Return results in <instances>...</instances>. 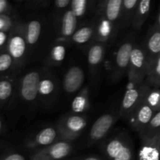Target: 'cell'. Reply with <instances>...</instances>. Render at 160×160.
Here are the masks:
<instances>
[{"label": "cell", "instance_id": "cell-1", "mask_svg": "<svg viewBox=\"0 0 160 160\" xmlns=\"http://www.w3.org/2000/svg\"><path fill=\"white\" fill-rule=\"evenodd\" d=\"M106 160H136L134 142L126 131H117L99 144Z\"/></svg>", "mask_w": 160, "mask_h": 160}, {"label": "cell", "instance_id": "cell-2", "mask_svg": "<svg viewBox=\"0 0 160 160\" xmlns=\"http://www.w3.org/2000/svg\"><path fill=\"white\" fill-rule=\"evenodd\" d=\"M6 51L13 60L17 73H21L25 66L29 62V50L22 19L9 31Z\"/></svg>", "mask_w": 160, "mask_h": 160}, {"label": "cell", "instance_id": "cell-3", "mask_svg": "<svg viewBox=\"0 0 160 160\" xmlns=\"http://www.w3.org/2000/svg\"><path fill=\"white\" fill-rule=\"evenodd\" d=\"M43 69L33 68L22 76H19L13 98L18 97L21 102L29 106H37L39 81Z\"/></svg>", "mask_w": 160, "mask_h": 160}, {"label": "cell", "instance_id": "cell-4", "mask_svg": "<svg viewBox=\"0 0 160 160\" xmlns=\"http://www.w3.org/2000/svg\"><path fill=\"white\" fill-rule=\"evenodd\" d=\"M59 90V81L56 73L45 67L39 81L37 104L45 109L52 108L57 100Z\"/></svg>", "mask_w": 160, "mask_h": 160}, {"label": "cell", "instance_id": "cell-5", "mask_svg": "<svg viewBox=\"0 0 160 160\" xmlns=\"http://www.w3.org/2000/svg\"><path fill=\"white\" fill-rule=\"evenodd\" d=\"M24 32L29 50V61L34 57L36 53H38V49H42L44 45L45 34L47 31L46 20L44 17H33L23 21Z\"/></svg>", "mask_w": 160, "mask_h": 160}, {"label": "cell", "instance_id": "cell-6", "mask_svg": "<svg viewBox=\"0 0 160 160\" xmlns=\"http://www.w3.org/2000/svg\"><path fill=\"white\" fill-rule=\"evenodd\" d=\"M135 44L134 36L128 34L116 50L110 73L111 80L113 82H119L128 73L130 57Z\"/></svg>", "mask_w": 160, "mask_h": 160}, {"label": "cell", "instance_id": "cell-7", "mask_svg": "<svg viewBox=\"0 0 160 160\" xmlns=\"http://www.w3.org/2000/svg\"><path fill=\"white\" fill-rule=\"evenodd\" d=\"M59 139L72 142L79 138L88 126L86 115L69 113L61 117L56 125Z\"/></svg>", "mask_w": 160, "mask_h": 160}, {"label": "cell", "instance_id": "cell-8", "mask_svg": "<svg viewBox=\"0 0 160 160\" xmlns=\"http://www.w3.org/2000/svg\"><path fill=\"white\" fill-rule=\"evenodd\" d=\"M149 87L144 81L141 84H131L127 89L119 110V117L123 120H129L131 116L143 100L146 90Z\"/></svg>", "mask_w": 160, "mask_h": 160}, {"label": "cell", "instance_id": "cell-9", "mask_svg": "<svg viewBox=\"0 0 160 160\" xmlns=\"http://www.w3.org/2000/svg\"><path fill=\"white\" fill-rule=\"evenodd\" d=\"M118 118L119 114L117 115L113 112H106L96 119L92 124L88 136V145L89 146L99 145L104 141L112 131Z\"/></svg>", "mask_w": 160, "mask_h": 160}, {"label": "cell", "instance_id": "cell-10", "mask_svg": "<svg viewBox=\"0 0 160 160\" xmlns=\"http://www.w3.org/2000/svg\"><path fill=\"white\" fill-rule=\"evenodd\" d=\"M148 60L142 45L135 44L130 57L128 74L130 84H141L145 81Z\"/></svg>", "mask_w": 160, "mask_h": 160}, {"label": "cell", "instance_id": "cell-11", "mask_svg": "<svg viewBox=\"0 0 160 160\" xmlns=\"http://www.w3.org/2000/svg\"><path fill=\"white\" fill-rule=\"evenodd\" d=\"M56 40L70 43V40L78 27V22L70 9L59 15H53Z\"/></svg>", "mask_w": 160, "mask_h": 160}, {"label": "cell", "instance_id": "cell-12", "mask_svg": "<svg viewBox=\"0 0 160 160\" xmlns=\"http://www.w3.org/2000/svg\"><path fill=\"white\" fill-rule=\"evenodd\" d=\"M58 141H60V139L56 126H48L27 138L24 142V148L33 153L46 148Z\"/></svg>", "mask_w": 160, "mask_h": 160}, {"label": "cell", "instance_id": "cell-13", "mask_svg": "<svg viewBox=\"0 0 160 160\" xmlns=\"http://www.w3.org/2000/svg\"><path fill=\"white\" fill-rule=\"evenodd\" d=\"M86 74L84 68L80 65L70 66L62 80V89L67 95H75L84 87Z\"/></svg>", "mask_w": 160, "mask_h": 160}, {"label": "cell", "instance_id": "cell-14", "mask_svg": "<svg viewBox=\"0 0 160 160\" xmlns=\"http://www.w3.org/2000/svg\"><path fill=\"white\" fill-rule=\"evenodd\" d=\"M73 149L72 142L60 140L46 148L33 152L29 160H62L67 158Z\"/></svg>", "mask_w": 160, "mask_h": 160}, {"label": "cell", "instance_id": "cell-15", "mask_svg": "<svg viewBox=\"0 0 160 160\" xmlns=\"http://www.w3.org/2000/svg\"><path fill=\"white\" fill-rule=\"evenodd\" d=\"M109 45L92 42L87 48V64L89 75L93 79H97L102 67Z\"/></svg>", "mask_w": 160, "mask_h": 160}, {"label": "cell", "instance_id": "cell-16", "mask_svg": "<svg viewBox=\"0 0 160 160\" xmlns=\"http://www.w3.org/2000/svg\"><path fill=\"white\" fill-rule=\"evenodd\" d=\"M94 20V42L109 45L115 39L120 31L115 24L104 17L95 14Z\"/></svg>", "mask_w": 160, "mask_h": 160}, {"label": "cell", "instance_id": "cell-17", "mask_svg": "<svg viewBox=\"0 0 160 160\" xmlns=\"http://www.w3.org/2000/svg\"><path fill=\"white\" fill-rule=\"evenodd\" d=\"M148 62L160 56V13L158 12L156 21L149 28L143 45Z\"/></svg>", "mask_w": 160, "mask_h": 160}, {"label": "cell", "instance_id": "cell-18", "mask_svg": "<svg viewBox=\"0 0 160 160\" xmlns=\"http://www.w3.org/2000/svg\"><path fill=\"white\" fill-rule=\"evenodd\" d=\"M70 45V44L68 42L55 39L48 47L43 58V62L45 67L52 68L62 65L67 57Z\"/></svg>", "mask_w": 160, "mask_h": 160}, {"label": "cell", "instance_id": "cell-19", "mask_svg": "<svg viewBox=\"0 0 160 160\" xmlns=\"http://www.w3.org/2000/svg\"><path fill=\"white\" fill-rule=\"evenodd\" d=\"M122 2L123 0H102L97 2L95 14L104 17L119 28Z\"/></svg>", "mask_w": 160, "mask_h": 160}, {"label": "cell", "instance_id": "cell-20", "mask_svg": "<svg viewBox=\"0 0 160 160\" xmlns=\"http://www.w3.org/2000/svg\"><path fill=\"white\" fill-rule=\"evenodd\" d=\"M94 20L78 25L70 40V45H74L81 48H87L93 42Z\"/></svg>", "mask_w": 160, "mask_h": 160}, {"label": "cell", "instance_id": "cell-21", "mask_svg": "<svg viewBox=\"0 0 160 160\" xmlns=\"http://www.w3.org/2000/svg\"><path fill=\"white\" fill-rule=\"evenodd\" d=\"M155 112L142 100L129 118L131 128L138 134L151 120Z\"/></svg>", "mask_w": 160, "mask_h": 160}, {"label": "cell", "instance_id": "cell-22", "mask_svg": "<svg viewBox=\"0 0 160 160\" xmlns=\"http://www.w3.org/2000/svg\"><path fill=\"white\" fill-rule=\"evenodd\" d=\"M19 75L0 78V109L10 104L15 94Z\"/></svg>", "mask_w": 160, "mask_h": 160}, {"label": "cell", "instance_id": "cell-23", "mask_svg": "<svg viewBox=\"0 0 160 160\" xmlns=\"http://www.w3.org/2000/svg\"><path fill=\"white\" fill-rule=\"evenodd\" d=\"M97 2L91 0H71L69 9H70L78 22V25L86 23L85 19L89 13L95 14Z\"/></svg>", "mask_w": 160, "mask_h": 160}, {"label": "cell", "instance_id": "cell-24", "mask_svg": "<svg viewBox=\"0 0 160 160\" xmlns=\"http://www.w3.org/2000/svg\"><path fill=\"white\" fill-rule=\"evenodd\" d=\"M160 134L152 140L142 141L136 160H159Z\"/></svg>", "mask_w": 160, "mask_h": 160}, {"label": "cell", "instance_id": "cell-25", "mask_svg": "<svg viewBox=\"0 0 160 160\" xmlns=\"http://www.w3.org/2000/svg\"><path fill=\"white\" fill-rule=\"evenodd\" d=\"M90 108V98H89V87L86 85L79 92L73 96L70 105V113L85 115V112Z\"/></svg>", "mask_w": 160, "mask_h": 160}, {"label": "cell", "instance_id": "cell-26", "mask_svg": "<svg viewBox=\"0 0 160 160\" xmlns=\"http://www.w3.org/2000/svg\"><path fill=\"white\" fill-rule=\"evenodd\" d=\"M139 0H123L121 12L119 20V30L131 28L136 8Z\"/></svg>", "mask_w": 160, "mask_h": 160}, {"label": "cell", "instance_id": "cell-27", "mask_svg": "<svg viewBox=\"0 0 160 160\" xmlns=\"http://www.w3.org/2000/svg\"><path fill=\"white\" fill-rule=\"evenodd\" d=\"M152 3L151 0H139L131 23V28L134 31H139L143 27L150 14Z\"/></svg>", "mask_w": 160, "mask_h": 160}, {"label": "cell", "instance_id": "cell-28", "mask_svg": "<svg viewBox=\"0 0 160 160\" xmlns=\"http://www.w3.org/2000/svg\"><path fill=\"white\" fill-rule=\"evenodd\" d=\"M145 82L154 88L160 87V56L148 62Z\"/></svg>", "mask_w": 160, "mask_h": 160}, {"label": "cell", "instance_id": "cell-29", "mask_svg": "<svg viewBox=\"0 0 160 160\" xmlns=\"http://www.w3.org/2000/svg\"><path fill=\"white\" fill-rule=\"evenodd\" d=\"M141 141L152 140L160 134V111L156 112L149 123L138 133Z\"/></svg>", "mask_w": 160, "mask_h": 160}, {"label": "cell", "instance_id": "cell-30", "mask_svg": "<svg viewBox=\"0 0 160 160\" xmlns=\"http://www.w3.org/2000/svg\"><path fill=\"white\" fill-rule=\"evenodd\" d=\"M19 74L20 73L16 70L13 60L7 52L5 51L0 53V78Z\"/></svg>", "mask_w": 160, "mask_h": 160}, {"label": "cell", "instance_id": "cell-31", "mask_svg": "<svg viewBox=\"0 0 160 160\" xmlns=\"http://www.w3.org/2000/svg\"><path fill=\"white\" fill-rule=\"evenodd\" d=\"M143 101L154 111H160V92L159 88H154L149 87L146 90Z\"/></svg>", "mask_w": 160, "mask_h": 160}, {"label": "cell", "instance_id": "cell-32", "mask_svg": "<svg viewBox=\"0 0 160 160\" xmlns=\"http://www.w3.org/2000/svg\"><path fill=\"white\" fill-rule=\"evenodd\" d=\"M17 12L0 15V31H9L20 20Z\"/></svg>", "mask_w": 160, "mask_h": 160}, {"label": "cell", "instance_id": "cell-33", "mask_svg": "<svg viewBox=\"0 0 160 160\" xmlns=\"http://www.w3.org/2000/svg\"><path fill=\"white\" fill-rule=\"evenodd\" d=\"M50 0H29L24 2V7L30 11H41L51 7Z\"/></svg>", "mask_w": 160, "mask_h": 160}, {"label": "cell", "instance_id": "cell-34", "mask_svg": "<svg viewBox=\"0 0 160 160\" xmlns=\"http://www.w3.org/2000/svg\"><path fill=\"white\" fill-rule=\"evenodd\" d=\"M71 0H55L52 1L51 8L53 15H59L69 9Z\"/></svg>", "mask_w": 160, "mask_h": 160}, {"label": "cell", "instance_id": "cell-35", "mask_svg": "<svg viewBox=\"0 0 160 160\" xmlns=\"http://www.w3.org/2000/svg\"><path fill=\"white\" fill-rule=\"evenodd\" d=\"M0 160H27L20 153L13 151L0 152Z\"/></svg>", "mask_w": 160, "mask_h": 160}, {"label": "cell", "instance_id": "cell-36", "mask_svg": "<svg viewBox=\"0 0 160 160\" xmlns=\"http://www.w3.org/2000/svg\"><path fill=\"white\" fill-rule=\"evenodd\" d=\"M13 12L12 4L7 0H0V15L9 14Z\"/></svg>", "mask_w": 160, "mask_h": 160}, {"label": "cell", "instance_id": "cell-37", "mask_svg": "<svg viewBox=\"0 0 160 160\" xmlns=\"http://www.w3.org/2000/svg\"><path fill=\"white\" fill-rule=\"evenodd\" d=\"M9 31H0V53L6 50Z\"/></svg>", "mask_w": 160, "mask_h": 160}, {"label": "cell", "instance_id": "cell-38", "mask_svg": "<svg viewBox=\"0 0 160 160\" xmlns=\"http://www.w3.org/2000/svg\"><path fill=\"white\" fill-rule=\"evenodd\" d=\"M6 128H7V127H6V123H5V120H3L2 116L0 115V135L6 133Z\"/></svg>", "mask_w": 160, "mask_h": 160}, {"label": "cell", "instance_id": "cell-39", "mask_svg": "<svg viewBox=\"0 0 160 160\" xmlns=\"http://www.w3.org/2000/svg\"><path fill=\"white\" fill-rule=\"evenodd\" d=\"M80 160H106V159H103L102 158L97 156H84V157H83L82 159H81Z\"/></svg>", "mask_w": 160, "mask_h": 160}]
</instances>
